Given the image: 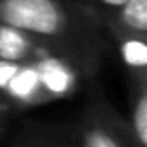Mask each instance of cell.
<instances>
[{
	"label": "cell",
	"mask_w": 147,
	"mask_h": 147,
	"mask_svg": "<svg viewBox=\"0 0 147 147\" xmlns=\"http://www.w3.org/2000/svg\"><path fill=\"white\" fill-rule=\"evenodd\" d=\"M0 97L6 99L17 112L52 102L37 60H0Z\"/></svg>",
	"instance_id": "3957f363"
},
{
	"label": "cell",
	"mask_w": 147,
	"mask_h": 147,
	"mask_svg": "<svg viewBox=\"0 0 147 147\" xmlns=\"http://www.w3.org/2000/svg\"><path fill=\"white\" fill-rule=\"evenodd\" d=\"M86 100L75 119L61 123H45V134L50 147H140L127 117L108 99L91 76L84 84Z\"/></svg>",
	"instance_id": "7a4b0ae2"
},
{
	"label": "cell",
	"mask_w": 147,
	"mask_h": 147,
	"mask_svg": "<svg viewBox=\"0 0 147 147\" xmlns=\"http://www.w3.org/2000/svg\"><path fill=\"white\" fill-rule=\"evenodd\" d=\"M127 99H129V123L140 147H147V76L125 78Z\"/></svg>",
	"instance_id": "8992f818"
},
{
	"label": "cell",
	"mask_w": 147,
	"mask_h": 147,
	"mask_svg": "<svg viewBox=\"0 0 147 147\" xmlns=\"http://www.w3.org/2000/svg\"><path fill=\"white\" fill-rule=\"evenodd\" d=\"M6 132H7V127H0V140L6 136Z\"/></svg>",
	"instance_id": "30bf717a"
},
{
	"label": "cell",
	"mask_w": 147,
	"mask_h": 147,
	"mask_svg": "<svg viewBox=\"0 0 147 147\" xmlns=\"http://www.w3.org/2000/svg\"><path fill=\"white\" fill-rule=\"evenodd\" d=\"M13 114H17V110H15L6 99L0 97V127H7V129H9V123H11Z\"/></svg>",
	"instance_id": "9c48e42d"
},
{
	"label": "cell",
	"mask_w": 147,
	"mask_h": 147,
	"mask_svg": "<svg viewBox=\"0 0 147 147\" xmlns=\"http://www.w3.org/2000/svg\"><path fill=\"white\" fill-rule=\"evenodd\" d=\"M104 32L110 39V45L115 47L125 78L147 76V36L117 28H104Z\"/></svg>",
	"instance_id": "5b68a950"
},
{
	"label": "cell",
	"mask_w": 147,
	"mask_h": 147,
	"mask_svg": "<svg viewBox=\"0 0 147 147\" xmlns=\"http://www.w3.org/2000/svg\"><path fill=\"white\" fill-rule=\"evenodd\" d=\"M0 21L63 50L88 78L99 76L112 47L104 28L78 0H0Z\"/></svg>",
	"instance_id": "6da1fadb"
},
{
	"label": "cell",
	"mask_w": 147,
	"mask_h": 147,
	"mask_svg": "<svg viewBox=\"0 0 147 147\" xmlns=\"http://www.w3.org/2000/svg\"><path fill=\"white\" fill-rule=\"evenodd\" d=\"M78 2L82 4L84 9L100 24L108 17H112L127 0H78Z\"/></svg>",
	"instance_id": "ba28073f"
},
{
	"label": "cell",
	"mask_w": 147,
	"mask_h": 147,
	"mask_svg": "<svg viewBox=\"0 0 147 147\" xmlns=\"http://www.w3.org/2000/svg\"><path fill=\"white\" fill-rule=\"evenodd\" d=\"M100 26L147 36V0H127L112 17L100 22Z\"/></svg>",
	"instance_id": "52a82bcc"
},
{
	"label": "cell",
	"mask_w": 147,
	"mask_h": 147,
	"mask_svg": "<svg viewBox=\"0 0 147 147\" xmlns=\"http://www.w3.org/2000/svg\"><path fill=\"white\" fill-rule=\"evenodd\" d=\"M52 52H63L26 30L0 21V60L34 61Z\"/></svg>",
	"instance_id": "277c9868"
}]
</instances>
